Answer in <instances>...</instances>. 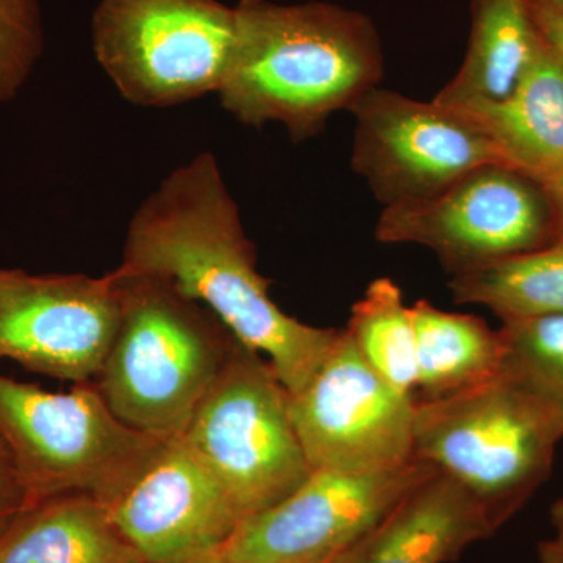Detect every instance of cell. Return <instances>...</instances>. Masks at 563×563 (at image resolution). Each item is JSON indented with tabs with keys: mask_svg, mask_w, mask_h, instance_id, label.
Returning <instances> with one entry per match:
<instances>
[{
	"mask_svg": "<svg viewBox=\"0 0 563 563\" xmlns=\"http://www.w3.org/2000/svg\"><path fill=\"white\" fill-rule=\"evenodd\" d=\"M121 320L98 376L111 412L158 440L184 435L231 357L235 336L172 282L113 269Z\"/></svg>",
	"mask_w": 563,
	"mask_h": 563,
	"instance_id": "3957f363",
	"label": "cell"
},
{
	"mask_svg": "<svg viewBox=\"0 0 563 563\" xmlns=\"http://www.w3.org/2000/svg\"><path fill=\"white\" fill-rule=\"evenodd\" d=\"M43 52L40 0H0V106L20 96Z\"/></svg>",
	"mask_w": 563,
	"mask_h": 563,
	"instance_id": "7402d4cb",
	"label": "cell"
},
{
	"mask_svg": "<svg viewBox=\"0 0 563 563\" xmlns=\"http://www.w3.org/2000/svg\"><path fill=\"white\" fill-rule=\"evenodd\" d=\"M529 2L540 3V5L550 7V9L563 13V0H529Z\"/></svg>",
	"mask_w": 563,
	"mask_h": 563,
	"instance_id": "83f0119b",
	"label": "cell"
},
{
	"mask_svg": "<svg viewBox=\"0 0 563 563\" xmlns=\"http://www.w3.org/2000/svg\"><path fill=\"white\" fill-rule=\"evenodd\" d=\"M376 239L418 244L450 274L558 242L550 198L540 181L490 163L421 201L385 207Z\"/></svg>",
	"mask_w": 563,
	"mask_h": 563,
	"instance_id": "ba28073f",
	"label": "cell"
},
{
	"mask_svg": "<svg viewBox=\"0 0 563 563\" xmlns=\"http://www.w3.org/2000/svg\"><path fill=\"white\" fill-rule=\"evenodd\" d=\"M169 563H229L222 550L210 551V553L192 555V558L181 559V561Z\"/></svg>",
	"mask_w": 563,
	"mask_h": 563,
	"instance_id": "4316f807",
	"label": "cell"
},
{
	"mask_svg": "<svg viewBox=\"0 0 563 563\" xmlns=\"http://www.w3.org/2000/svg\"><path fill=\"white\" fill-rule=\"evenodd\" d=\"M544 191L550 198L555 217V228H558V242H563V169L547 181H543Z\"/></svg>",
	"mask_w": 563,
	"mask_h": 563,
	"instance_id": "484cf974",
	"label": "cell"
},
{
	"mask_svg": "<svg viewBox=\"0 0 563 563\" xmlns=\"http://www.w3.org/2000/svg\"><path fill=\"white\" fill-rule=\"evenodd\" d=\"M455 302L487 307L503 322L563 313V242L451 274Z\"/></svg>",
	"mask_w": 563,
	"mask_h": 563,
	"instance_id": "d6986e66",
	"label": "cell"
},
{
	"mask_svg": "<svg viewBox=\"0 0 563 563\" xmlns=\"http://www.w3.org/2000/svg\"><path fill=\"white\" fill-rule=\"evenodd\" d=\"M562 439L561 418L501 374L415 406V461L465 488L498 528L550 479Z\"/></svg>",
	"mask_w": 563,
	"mask_h": 563,
	"instance_id": "277c9868",
	"label": "cell"
},
{
	"mask_svg": "<svg viewBox=\"0 0 563 563\" xmlns=\"http://www.w3.org/2000/svg\"><path fill=\"white\" fill-rule=\"evenodd\" d=\"M181 439L220 481L246 520L312 473L290 412V393L269 362L236 340Z\"/></svg>",
	"mask_w": 563,
	"mask_h": 563,
	"instance_id": "52a82bcc",
	"label": "cell"
},
{
	"mask_svg": "<svg viewBox=\"0 0 563 563\" xmlns=\"http://www.w3.org/2000/svg\"><path fill=\"white\" fill-rule=\"evenodd\" d=\"M531 13L533 27L543 43L563 60V13L526 0Z\"/></svg>",
	"mask_w": 563,
	"mask_h": 563,
	"instance_id": "cb8c5ba5",
	"label": "cell"
},
{
	"mask_svg": "<svg viewBox=\"0 0 563 563\" xmlns=\"http://www.w3.org/2000/svg\"><path fill=\"white\" fill-rule=\"evenodd\" d=\"M346 332L365 362L404 395L417 393L412 310L388 277L373 280L352 307Z\"/></svg>",
	"mask_w": 563,
	"mask_h": 563,
	"instance_id": "ffe728a7",
	"label": "cell"
},
{
	"mask_svg": "<svg viewBox=\"0 0 563 563\" xmlns=\"http://www.w3.org/2000/svg\"><path fill=\"white\" fill-rule=\"evenodd\" d=\"M412 310L418 401L448 398L490 383L501 373L498 331L473 314L446 312L418 301Z\"/></svg>",
	"mask_w": 563,
	"mask_h": 563,
	"instance_id": "ac0fdd59",
	"label": "cell"
},
{
	"mask_svg": "<svg viewBox=\"0 0 563 563\" xmlns=\"http://www.w3.org/2000/svg\"><path fill=\"white\" fill-rule=\"evenodd\" d=\"M121 320L117 273L0 268V361L68 383L98 379Z\"/></svg>",
	"mask_w": 563,
	"mask_h": 563,
	"instance_id": "7c38bea8",
	"label": "cell"
},
{
	"mask_svg": "<svg viewBox=\"0 0 563 563\" xmlns=\"http://www.w3.org/2000/svg\"><path fill=\"white\" fill-rule=\"evenodd\" d=\"M417 399L374 372L346 329L301 390L292 424L312 468L383 472L413 461Z\"/></svg>",
	"mask_w": 563,
	"mask_h": 563,
	"instance_id": "8fae6325",
	"label": "cell"
},
{
	"mask_svg": "<svg viewBox=\"0 0 563 563\" xmlns=\"http://www.w3.org/2000/svg\"><path fill=\"white\" fill-rule=\"evenodd\" d=\"M117 269L161 277L202 303L240 343L269 362L288 393L301 390L340 333L296 320L274 302L211 152L177 166L140 203Z\"/></svg>",
	"mask_w": 563,
	"mask_h": 563,
	"instance_id": "6da1fadb",
	"label": "cell"
},
{
	"mask_svg": "<svg viewBox=\"0 0 563 563\" xmlns=\"http://www.w3.org/2000/svg\"><path fill=\"white\" fill-rule=\"evenodd\" d=\"M0 439L29 503L85 495L107 506L162 440L122 422L98 385L54 393L0 373Z\"/></svg>",
	"mask_w": 563,
	"mask_h": 563,
	"instance_id": "5b68a950",
	"label": "cell"
},
{
	"mask_svg": "<svg viewBox=\"0 0 563 563\" xmlns=\"http://www.w3.org/2000/svg\"><path fill=\"white\" fill-rule=\"evenodd\" d=\"M551 533L537 547L539 563H563V495L550 509Z\"/></svg>",
	"mask_w": 563,
	"mask_h": 563,
	"instance_id": "d4e9b609",
	"label": "cell"
},
{
	"mask_svg": "<svg viewBox=\"0 0 563 563\" xmlns=\"http://www.w3.org/2000/svg\"><path fill=\"white\" fill-rule=\"evenodd\" d=\"M31 507L20 473L5 442L0 439V539Z\"/></svg>",
	"mask_w": 563,
	"mask_h": 563,
	"instance_id": "603a6c76",
	"label": "cell"
},
{
	"mask_svg": "<svg viewBox=\"0 0 563 563\" xmlns=\"http://www.w3.org/2000/svg\"><path fill=\"white\" fill-rule=\"evenodd\" d=\"M459 109L472 114L510 168L540 184L563 169V60L542 38L506 99Z\"/></svg>",
	"mask_w": 563,
	"mask_h": 563,
	"instance_id": "9a60e30c",
	"label": "cell"
},
{
	"mask_svg": "<svg viewBox=\"0 0 563 563\" xmlns=\"http://www.w3.org/2000/svg\"><path fill=\"white\" fill-rule=\"evenodd\" d=\"M233 9L235 44L217 95L240 124L277 122L291 140L313 139L383 79L379 35L358 11L269 0H240Z\"/></svg>",
	"mask_w": 563,
	"mask_h": 563,
	"instance_id": "7a4b0ae2",
	"label": "cell"
},
{
	"mask_svg": "<svg viewBox=\"0 0 563 563\" xmlns=\"http://www.w3.org/2000/svg\"><path fill=\"white\" fill-rule=\"evenodd\" d=\"M106 507L146 563L222 550L242 523L220 481L181 437L162 440Z\"/></svg>",
	"mask_w": 563,
	"mask_h": 563,
	"instance_id": "4fadbf2b",
	"label": "cell"
},
{
	"mask_svg": "<svg viewBox=\"0 0 563 563\" xmlns=\"http://www.w3.org/2000/svg\"><path fill=\"white\" fill-rule=\"evenodd\" d=\"M0 563L146 562L103 504L68 495L29 507L0 539Z\"/></svg>",
	"mask_w": 563,
	"mask_h": 563,
	"instance_id": "2e32d148",
	"label": "cell"
},
{
	"mask_svg": "<svg viewBox=\"0 0 563 563\" xmlns=\"http://www.w3.org/2000/svg\"><path fill=\"white\" fill-rule=\"evenodd\" d=\"M350 111L357 121L352 168L385 207L432 198L473 169L504 163L472 114L435 98L376 87Z\"/></svg>",
	"mask_w": 563,
	"mask_h": 563,
	"instance_id": "9c48e42d",
	"label": "cell"
},
{
	"mask_svg": "<svg viewBox=\"0 0 563 563\" xmlns=\"http://www.w3.org/2000/svg\"><path fill=\"white\" fill-rule=\"evenodd\" d=\"M413 461L383 472L314 468L282 501L240 523L222 548L229 563H324L357 547L435 474Z\"/></svg>",
	"mask_w": 563,
	"mask_h": 563,
	"instance_id": "30bf717a",
	"label": "cell"
},
{
	"mask_svg": "<svg viewBox=\"0 0 563 563\" xmlns=\"http://www.w3.org/2000/svg\"><path fill=\"white\" fill-rule=\"evenodd\" d=\"M501 376L563 422V313L503 322Z\"/></svg>",
	"mask_w": 563,
	"mask_h": 563,
	"instance_id": "44dd1931",
	"label": "cell"
},
{
	"mask_svg": "<svg viewBox=\"0 0 563 563\" xmlns=\"http://www.w3.org/2000/svg\"><path fill=\"white\" fill-rule=\"evenodd\" d=\"M539 41L526 0H473L468 49L437 101L455 107L503 101L528 69Z\"/></svg>",
	"mask_w": 563,
	"mask_h": 563,
	"instance_id": "e0dca14e",
	"label": "cell"
},
{
	"mask_svg": "<svg viewBox=\"0 0 563 563\" xmlns=\"http://www.w3.org/2000/svg\"><path fill=\"white\" fill-rule=\"evenodd\" d=\"M96 60L125 101L169 109L220 90L236 36L218 0H99Z\"/></svg>",
	"mask_w": 563,
	"mask_h": 563,
	"instance_id": "8992f818",
	"label": "cell"
},
{
	"mask_svg": "<svg viewBox=\"0 0 563 563\" xmlns=\"http://www.w3.org/2000/svg\"><path fill=\"white\" fill-rule=\"evenodd\" d=\"M498 529L483 504L435 473L352 548L346 563H451Z\"/></svg>",
	"mask_w": 563,
	"mask_h": 563,
	"instance_id": "5bb4252c",
	"label": "cell"
},
{
	"mask_svg": "<svg viewBox=\"0 0 563 563\" xmlns=\"http://www.w3.org/2000/svg\"><path fill=\"white\" fill-rule=\"evenodd\" d=\"M350 553H351V551H347V553L339 555V558L332 559V561L324 562V563H346L347 555H350Z\"/></svg>",
	"mask_w": 563,
	"mask_h": 563,
	"instance_id": "f1b7e54d",
	"label": "cell"
}]
</instances>
